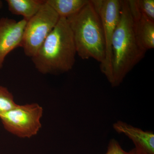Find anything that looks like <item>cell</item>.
I'll list each match as a JSON object with an SVG mask.
<instances>
[{"label": "cell", "mask_w": 154, "mask_h": 154, "mask_svg": "<svg viewBox=\"0 0 154 154\" xmlns=\"http://www.w3.org/2000/svg\"><path fill=\"white\" fill-rule=\"evenodd\" d=\"M77 54L73 36L66 19L60 18L36 55L35 69L43 75H59L73 67Z\"/></svg>", "instance_id": "6da1fadb"}, {"label": "cell", "mask_w": 154, "mask_h": 154, "mask_svg": "<svg viewBox=\"0 0 154 154\" xmlns=\"http://www.w3.org/2000/svg\"><path fill=\"white\" fill-rule=\"evenodd\" d=\"M146 51L137 41L128 1H121L120 18L112 42V78L110 84L118 87L128 74L144 57Z\"/></svg>", "instance_id": "7a4b0ae2"}, {"label": "cell", "mask_w": 154, "mask_h": 154, "mask_svg": "<svg viewBox=\"0 0 154 154\" xmlns=\"http://www.w3.org/2000/svg\"><path fill=\"white\" fill-rule=\"evenodd\" d=\"M74 40L77 54L83 60L100 63L105 58V43L100 17L91 1L78 13L66 19Z\"/></svg>", "instance_id": "3957f363"}, {"label": "cell", "mask_w": 154, "mask_h": 154, "mask_svg": "<svg viewBox=\"0 0 154 154\" xmlns=\"http://www.w3.org/2000/svg\"><path fill=\"white\" fill-rule=\"evenodd\" d=\"M43 109L36 103L19 105L0 115L5 129L21 138H30L36 135L42 127Z\"/></svg>", "instance_id": "277c9868"}, {"label": "cell", "mask_w": 154, "mask_h": 154, "mask_svg": "<svg viewBox=\"0 0 154 154\" xmlns=\"http://www.w3.org/2000/svg\"><path fill=\"white\" fill-rule=\"evenodd\" d=\"M59 19L45 0L38 13L26 23L21 45L25 55L32 58L36 55Z\"/></svg>", "instance_id": "5b68a950"}, {"label": "cell", "mask_w": 154, "mask_h": 154, "mask_svg": "<svg viewBox=\"0 0 154 154\" xmlns=\"http://www.w3.org/2000/svg\"><path fill=\"white\" fill-rule=\"evenodd\" d=\"M99 14L103 28L105 43V58L100 65L101 72L110 83L112 78V42L120 18V0H91Z\"/></svg>", "instance_id": "8992f818"}, {"label": "cell", "mask_w": 154, "mask_h": 154, "mask_svg": "<svg viewBox=\"0 0 154 154\" xmlns=\"http://www.w3.org/2000/svg\"><path fill=\"white\" fill-rule=\"evenodd\" d=\"M28 21H17L7 17L0 19V69L6 57L17 48L21 47L23 33Z\"/></svg>", "instance_id": "52a82bcc"}, {"label": "cell", "mask_w": 154, "mask_h": 154, "mask_svg": "<svg viewBox=\"0 0 154 154\" xmlns=\"http://www.w3.org/2000/svg\"><path fill=\"white\" fill-rule=\"evenodd\" d=\"M132 16L135 36L138 44L146 52L154 48V22L146 18L139 11L135 0L128 1Z\"/></svg>", "instance_id": "ba28073f"}, {"label": "cell", "mask_w": 154, "mask_h": 154, "mask_svg": "<svg viewBox=\"0 0 154 154\" xmlns=\"http://www.w3.org/2000/svg\"><path fill=\"white\" fill-rule=\"evenodd\" d=\"M113 129L131 140L134 148L142 154H154V134L153 132L144 131L125 122L118 121L113 125Z\"/></svg>", "instance_id": "9c48e42d"}, {"label": "cell", "mask_w": 154, "mask_h": 154, "mask_svg": "<svg viewBox=\"0 0 154 154\" xmlns=\"http://www.w3.org/2000/svg\"><path fill=\"white\" fill-rule=\"evenodd\" d=\"M8 8L14 15L22 16L28 21L39 11L45 0H7Z\"/></svg>", "instance_id": "30bf717a"}, {"label": "cell", "mask_w": 154, "mask_h": 154, "mask_svg": "<svg viewBox=\"0 0 154 154\" xmlns=\"http://www.w3.org/2000/svg\"><path fill=\"white\" fill-rule=\"evenodd\" d=\"M60 18L67 19L81 11L89 0H45Z\"/></svg>", "instance_id": "8fae6325"}, {"label": "cell", "mask_w": 154, "mask_h": 154, "mask_svg": "<svg viewBox=\"0 0 154 154\" xmlns=\"http://www.w3.org/2000/svg\"><path fill=\"white\" fill-rule=\"evenodd\" d=\"M17 105L12 93L8 88L0 85V115L8 112Z\"/></svg>", "instance_id": "7c38bea8"}, {"label": "cell", "mask_w": 154, "mask_h": 154, "mask_svg": "<svg viewBox=\"0 0 154 154\" xmlns=\"http://www.w3.org/2000/svg\"><path fill=\"white\" fill-rule=\"evenodd\" d=\"M135 2L140 14L154 22V0H135Z\"/></svg>", "instance_id": "4fadbf2b"}, {"label": "cell", "mask_w": 154, "mask_h": 154, "mask_svg": "<svg viewBox=\"0 0 154 154\" xmlns=\"http://www.w3.org/2000/svg\"><path fill=\"white\" fill-rule=\"evenodd\" d=\"M105 154H142L134 148L129 152H126L122 149L119 143L115 139L110 140L107 151Z\"/></svg>", "instance_id": "5bb4252c"}, {"label": "cell", "mask_w": 154, "mask_h": 154, "mask_svg": "<svg viewBox=\"0 0 154 154\" xmlns=\"http://www.w3.org/2000/svg\"><path fill=\"white\" fill-rule=\"evenodd\" d=\"M3 7V2L2 1L0 0V9H2Z\"/></svg>", "instance_id": "9a60e30c"}]
</instances>
